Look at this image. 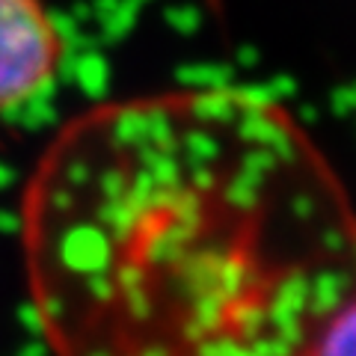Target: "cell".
<instances>
[{
	"label": "cell",
	"mask_w": 356,
	"mask_h": 356,
	"mask_svg": "<svg viewBox=\"0 0 356 356\" xmlns=\"http://www.w3.org/2000/svg\"><path fill=\"white\" fill-rule=\"evenodd\" d=\"M21 261L54 356H315L356 300V208L282 104L166 89L54 134Z\"/></svg>",
	"instance_id": "6da1fadb"
},
{
	"label": "cell",
	"mask_w": 356,
	"mask_h": 356,
	"mask_svg": "<svg viewBox=\"0 0 356 356\" xmlns=\"http://www.w3.org/2000/svg\"><path fill=\"white\" fill-rule=\"evenodd\" d=\"M63 60V36L42 0H0V113L36 98Z\"/></svg>",
	"instance_id": "7a4b0ae2"
},
{
	"label": "cell",
	"mask_w": 356,
	"mask_h": 356,
	"mask_svg": "<svg viewBox=\"0 0 356 356\" xmlns=\"http://www.w3.org/2000/svg\"><path fill=\"white\" fill-rule=\"evenodd\" d=\"M315 356H356V300L332 321Z\"/></svg>",
	"instance_id": "3957f363"
}]
</instances>
